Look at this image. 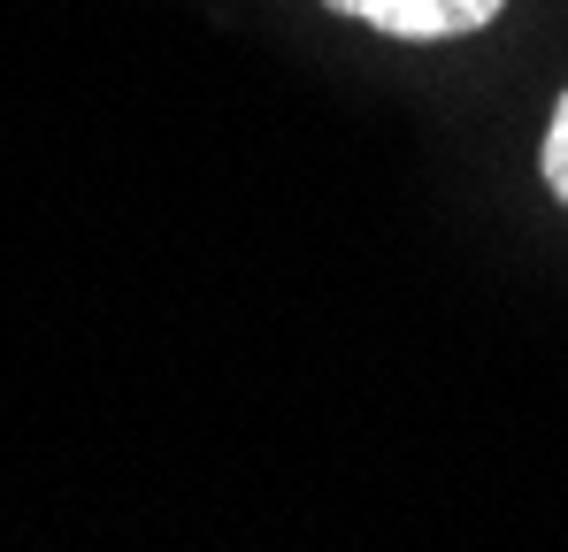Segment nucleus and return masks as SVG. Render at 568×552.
I'll return each instance as SVG.
<instances>
[{"instance_id": "nucleus-2", "label": "nucleus", "mask_w": 568, "mask_h": 552, "mask_svg": "<svg viewBox=\"0 0 568 552\" xmlns=\"http://www.w3.org/2000/svg\"><path fill=\"white\" fill-rule=\"evenodd\" d=\"M538 170H546V184H554V200L568 207V92H561V108H554V123H546V154H538Z\"/></svg>"}, {"instance_id": "nucleus-1", "label": "nucleus", "mask_w": 568, "mask_h": 552, "mask_svg": "<svg viewBox=\"0 0 568 552\" xmlns=\"http://www.w3.org/2000/svg\"><path fill=\"white\" fill-rule=\"evenodd\" d=\"M354 23H369L384 39H462V31H484L507 0H323Z\"/></svg>"}]
</instances>
